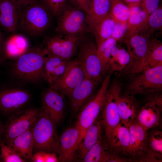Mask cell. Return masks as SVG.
<instances>
[{
    "mask_svg": "<svg viewBox=\"0 0 162 162\" xmlns=\"http://www.w3.org/2000/svg\"><path fill=\"white\" fill-rule=\"evenodd\" d=\"M21 7L13 0H0V24L8 32L16 31Z\"/></svg>",
    "mask_w": 162,
    "mask_h": 162,
    "instance_id": "obj_19",
    "label": "cell"
},
{
    "mask_svg": "<svg viewBox=\"0 0 162 162\" xmlns=\"http://www.w3.org/2000/svg\"><path fill=\"white\" fill-rule=\"evenodd\" d=\"M162 63V42L156 38H151L148 46L145 69L155 66Z\"/></svg>",
    "mask_w": 162,
    "mask_h": 162,
    "instance_id": "obj_30",
    "label": "cell"
},
{
    "mask_svg": "<svg viewBox=\"0 0 162 162\" xmlns=\"http://www.w3.org/2000/svg\"><path fill=\"white\" fill-rule=\"evenodd\" d=\"M30 93L20 89H11L0 92V109L6 114L19 111L29 101Z\"/></svg>",
    "mask_w": 162,
    "mask_h": 162,
    "instance_id": "obj_15",
    "label": "cell"
},
{
    "mask_svg": "<svg viewBox=\"0 0 162 162\" xmlns=\"http://www.w3.org/2000/svg\"><path fill=\"white\" fill-rule=\"evenodd\" d=\"M104 136L102 120L97 119L87 129L83 139L78 146L76 159L80 161L89 150Z\"/></svg>",
    "mask_w": 162,
    "mask_h": 162,
    "instance_id": "obj_20",
    "label": "cell"
},
{
    "mask_svg": "<svg viewBox=\"0 0 162 162\" xmlns=\"http://www.w3.org/2000/svg\"><path fill=\"white\" fill-rule=\"evenodd\" d=\"M67 60L47 53L44 63V80L47 82L56 68Z\"/></svg>",
    "mask_w": 162,
    "mask_h": 162,
    "instance_id": "obj_35",
    "label": "cell"
},
{
    "mask_svg": "<svg viewBox=\"0 0 162 162\" xmlns=\"http://www.w3.org/2000/svg\"><path fill=\"white\" fill-rule=\"evenodd\" d=\"M114 157L103 137L89 150L80 161L84 162H113Z\"/></svg>",
    "mask_w": 162,
    "mask_h": 162,
    "instance_id": "obj_26",
    "label": "cell"
},
{
    "mask_svg": "<svg viewBox=\"0 0 162 162\" xmlns=\"http://www.w3.org/2000/svg\"><path fill=\"white\" fill-rule=\"evenodd\" d=\"M128 85L125 93L146 94L162 89V63L145 69Z\"/></svg>",
    "mask_w": 162,
    "mask_h": 162,
    "instance_id": "obj_8",
    "label": "cell"
},
{
    "mask_svg": "<svg viewBox=\"0 0 162 162\" xmlns=\"http://www.w3.org/2000/svg\"><path fill=\"white\" fill-rule=\"evenodd\" d=\"M57 18L56 33L82 38L90 32L87 14L80 9L66 4Z\"/></svg>",
    "mask_w": 162,
    "mask_h": 162,
    "instance_id": "obj_5",
    "label": "cell"
},
{
    "mask_svg": "<svg viewBox=\"0 0 162 162\" xmlns=\"http://www.w3.org/2000/svg\"><path fill=\"white\" fill-rule=\"evenodd\" d=\"M152 35L147 27L134 34L124 42L130 60L128 64L119 75L137 74L145 69L148 46Z\"/></svg>",
    "mask_w": 162,
    "mask_h": 162,
    "instance_id": "obj_3",
    "label": "cell"
},
{
    "mask_svg": "<svg viewBox=\"0 0 162 162\" xmlns=\"http://www.w3.org/2000/svg\"><path fill=\"white\" fill-rule=\"evenodd\" d=\"M117 41L110 37L102 43L97 45V52L100 60L102 76L106 73V69L113 47Z\"/></svg>",
    "mask_w": 162,
    "mask_h": 162,
    "instance_id": "obj_32",
    "label": "cell"
},
{
    "mask_svg": "<svg viewBox=\"0 0 162 162\" xmlns=\"http://www.w3.org/2000/svg\"><path fill=\"white\" fill-rule=\"evenodd\" d=\"M136 162H145L147 150V131L136 121Z\"/></svg>",
    "mask_w": 162,
    "mask_h": 162,
    "instance_id": "obj_33",
    "label": "cell"
},
{
    "mask_svg": "<svg viewBox=\"0 0 162 162\" xmlns=\"http://www.w3.org/2000/svg\"><path fill=\"white\" fill-rule=\"evenodd\" d=\"M108 89L115 97L121 122L128 127L136 120L139 109L134 95L122 93V86L114 81Z\"/></svg>",
    "mask_w": 162,
    "mask_h": 162,
    "instance_id": "obj_11",
    "label": "cell"
},
{
    "mask_svg": "<svg viewBox=\"0 0 162 162\" xmlns=\"http://www.w3.org/2000/svg\"><path fill=\"white\" fill-rule=\"evenodd\" d=\"M81 38L59 33L46 37L43 46L48 54L70 60L78 50Z\"/></svg>",
    "mask_w": 162,
    "mask_h": 162,
    "instance_id": "obj_10",
    "label": "cell"
},
{
    "mask_svg": "<svg viewBox=\"0 0 162 162\" xmlns=\"http://www.w3.org/2000/svg\"><path fill=\"white\" fill-rule=\"evenodd\" d=\"M110 77L111 74H108L96 94L84 105L79 114L76 123L80 130L79 145L87 129L99 118L100 114H101L110 86Z\"/></svg>",
    "mask_w": 162,
    "mask_h": 162,
    "instance_id": "obj_6",
    "label": "cell"
},
{
    "mask_svg": "<svg viewBox=\"0 0 162 162\" xmlns=\"http://www.w3.org/2000/svg\"><path fill=\"white\" fill-rule=\"evenodd\" d=\"M111 0H89L87 19L90 31L109 14Z\"/></svg>",
    "mask_w": 162,
    "mask_h": 162,
    "instance_id": "obj_25",
    "label": "cell"
},
{
    "mask_svg": "<svg viewBox=\"0 0 162 162\" xmlns=\"http://www.w3.org/2000/svg\"><path fill=\"white\" fill-rule=\"evenodd\" d=\"M45 151L37 152L33 155L31 161L33 162H45Z\"/></svg>",
    "mask_w": 162,
    "mask_h": 162,
    "instance_id": "obj_43",
    "label": "cell"
},
{
    "mask_svg": "<svg viewBox=\"0 0 162 162\" xmlns=\"http://www.w3.org/2000/svg\"><path fill=\"white\" fill-rule=\"evenodd\" d=\"M2 37L1 33L0 32V57L1 54V50H2Z\"/></svg>",
    "mask_w": 162,
    "mask_h": 162,
    "instance_id": "obj_46",
    "label": "cell"
},
{
    "mask_svg": "<svg viewBox=\"0 0 162 162\" xmlns=\"http://www.w3.org/2000/svg\"><path fill=\"white\" fill-rule=\"evenodd\" d=\"M39 110L40 109L29 108L12 114L2 130L3 137L2 139L4 143L7 144L32 126Z\"/></svg>",
    "mask_w": 162,
    "mask_h": 162,
    "instance_id": "obj_9",
    "label": "cell"
},
{
    "mask_svg": "<svg viewBox=\"0 0 162 162\" xmlns=\"http://www.w3.org/2000/svg\"><path fill=\"white\" fill-rule=\"evenodd\" d=\"M130 60V54L123 48L116 45L113 48L107 64L106 72L111 74L115 72H122L128 64Z\"/></svg>",
    "mask_w": 162,
    "mask_h": 162,
    "instance_id": "obj_27",
    "label": "cell"
},
{
    "mask_svg": "<svg viewBox=\"0 0 162 162\" xmlns=\"http://www.w3.org/2000/svg\"><path fill=\"white\" fill-rule=\"evenodd\" d=\"M130 8L123 0H111L109 14L116 22L127 24Z\"/></svg>",
    "mask_w": 162,
    "mask_h": 162,
    "instance_id": "obj_31",
    "label": "cell"
},
{
    "mask_svg": "<svg viewBox=\"0 0 162 162\" xmlns=\"http://www.w3.org/2000/svg\"><path fill=\"white\" fill-rule=\"evenodd\" d=\"M161 91L150 92L145 94L146 102L154 104L161 112L162 110V95Z\"/></svg>",
    "mask_w": 162,
    "mask_h": 162,
    "instance_id": "obj_41",
    "label": "cell"
},
{
    "mask_svg": "<svg viewBox=\"0 0 162 162\" xmlns=\"http://www.w3.org/2000/svg\"><path fill=\"white\" fill-rule=\"evenodd\" d=\"M161 111L153 103L146 102L139 108L136 120L137 122L147 131L158 125Z\"/></svg>",
    "mask_w": 162,
    "mask_h": 162,
    "instance_id": "obj_23",
    "label": "cell"
},
{
    "mask_svg": "<svg viewBox=\"0 0 162 162\" xmlns=\"http://www.w3.org/2000/svg\"><path fill=\"white\" fill-rule=\"evenodd\" d=\"M18 4L22 6L29 3L35 0H13Z\"/></svg>",
    "mask_w": 162,
    "mask_h": 162,
    "instance_id": "obj_44",
    "label": "cell"
},
{
    "mask_svg": "<svg viewBox=\"0 0 162 162\" xmlns=\"http://www.w3.org/2000/svg\"><path fill=\"white\" fill-rule=\"evenodd\" d=\"M129 146L128 128L121 122L115 129L112 135L110 143L112 154L119 160L130 162L128 157Z\"/></svg>",
    "mask_w": 162,
    "mask_h": 162,
    "instance_id": "obj_16",
    "label": "cell"
},
{
    "mask_svg": "<svg viewBox=\"0 0 162 162\" xmlns=\"http://www.w3.org/2000/svg\"><path fill=\"white\" fill-rule=\"evenodd\" d=\"M160 1V0H141L140 6L149 16L158 7Z\"/></svg>",
    "mask_w": 162,
    "mask_h": 162,
    "instance_id": "obj_40",
    "label": "cell"
},
{
    "mask_svg": "<svg viewBox=\"0 0 162 162\" xmlns=\"http://www.w3.org/2000/svg\"><path fill=\"white\" fill-rule=\"evenodd\" d=\"M53 16L57 17L66 4V0H41Z\"/></svg>",
    "mask_w": 162,
    "mask_h": 162,
    "instance_id": "obj_37",
    "label": "cell"
},
{
    "mask_svg": "<svg viewBox=\"0 0 162 162\" xmlns=\"http://www.w3.org/2000/svg\"><path fill=\"white\" fill-rule=\"evenodd\" d=\"M56 124L48 112L41 106L32 128L34 150L54 152L58 138Z\"/></svg>",
    "mask_w": 162,
    "mask_h": 162,
    "instance_id": "obj_4",
    "label": "cell"
},
{
    "mask_svg": "<svg viewBox=\"0 0 162 162\" xmlns=\"http://www.w3.org/2000/svg\"><path fill=\"white\" fill-rule=\"evenodd\" d=\"M78 50L76 60L82 68L86 77L99 83L103 76L96 42L86 36L81 40Z\"/></svg>",
    "mask_w": 162,
    "mask_h": 162,
    "instance_id": "obj_7",
    "label": "cell"
},
{
    "mask_svg": "<svg viewBox=\"0 0 162 162\" xmlns=\"http://www.w3.org/2000/svg\"><path fill=\"white\" fill-rule=\"evenodd\" d=\"M33 126L6 144L11 148L26 162L31 161L33 155L34 146L32 134Z\"/></svg>",
    "mask_w": 162,
    "mask_h": 162,
    "instance_id": "obj_22",
    "label": "cell"
},
{
    "mask_svg": "<svg viewBox=\"0 0 162 162\" xmlns=\"http://www.w3.org/2000/svg\"><path fill=\"white\" fill-rule=\"evenodd\" d=\"M0 147L1 148L0 160L1 162H26L11 148L6 144L2 138H0Z\"/></svg>",
    "mask_w": 162,
    "mask_h": 162,
    "instance_id": "obj_34",
    "label": "cell"
},
{
    "mask_svg": "<svg viewBox=\"0 0 162 162\" xmlns=\"http://www.w3.org/2000/svg\"><path fill=\"white\" fill-rule=\"evenodd\" d=\"M148 24L150 31L152 35L154 31L162 30V6H159L156 10L149 16Z\"/></svg>",
    "mask_w": 162,
    "mask_h": 162,
    "instance_id": "obj_36",
    "label": "cell"
},
{
    "mask_svg": "<svg viewBox=\"0 0 162 162\" xmlns=\"http://www.w3.org/2000/svg\"><path fill=\"white\" fill-rule=\"evenodd\" d=\"M64 96L50 87L43 94L41 107L48 112L56 124L62 120L64 114Z\"/></svg>",
    "mask_w": 162,
    "mask_h": 162,
    "instance_id": "obj_18",
    "label": "cell"
},
{
    "mask_svg": "<svg viewBox=\"0 0 162 162\" xmlns=\"http://www.w3.org/2000/svg\"><path fill=\"white\" fill-rule=\"evenodd\" d=\"M101 119L104 128V138L110 147L112 133L121 121L115 97L108 89Z\"/></svg>",
    "mask_w": 162,
    "mask_h": 162,
    "instance_id": "obj_14",
    "label": "cell"
},
{
    "mask_svg": "<svg viewBox=\"0 0 162 162\" xmlns=\"http://www.w3.org/2000/svg\"><path fill=\"white\" fill-rule=\"evenodd\" d=\"M80 138V130L75 123L58 137L54 150L59 162H71L76 159Z\"/></svg>",
    "mask_w": 162,
    "mask_h": 162,
    "instance_id": "obj_12",
    "label": "cell"
},
{
    "mask_svg": "<svg viewBox=\"0 0 162 162\" xmlns=\"http://www.w3.org/2000/svg\"><path fill=\"white\" fill-rule=\"evenodd\" d=\"M29 46L28 40L25 36L13 33L5 43V53L9 58H17L29 50Z\"/></svg>",
    "mask_w": 162,
    "mask_h": 162,
    "instance_id": "obj_28",
    "label": "cell"
},
{
    "mask_svg": "<svg viewBox=\"0 0 162 162\" xmlns=\"http://www.w3.org/2000/svg\"><path fill=\"white\" fill-rule=\"evenodd\" d=\"M116 22L109 14L100 21L92 32L95 38L97 46L110 38Z\"/></svg>",
    "mask_w": 162,
    "mask_h": 162,
    "instance_id": "obj_29",
    "label": "cell"
},
{
    "mask_svg": "<svg viewBox=\"0 0 162 162\" xmlns=\"http://www.w3.org/2000/svg\"><path fill=\"white\" fill-rule=\"evenodd\" d=\"M128 5L139 4L141 0H123Z\"/></svg>",
    "mask_w": 162,
    "mask_h": 162,
    "instance_id": "obj_45",
    "label": "cell"
},
{
    "mask_svg": "<svg viewBox=\"0 0 162 162\" xmlns=\"http://www.w3.org/2000/svg\"><path fill=\"white\" fill-rule=\"evenodd\" d=\"M126 24L116 22L111 37L117 41L123 40L126 31Z\"/></svg>",
    "mask_w": 162,
    "mask_h": 162,
    "instance_id": "obj_39",
    "label": "cell"
},
{
    "mask_svg": "<svg viewBox=\"0 0 162 162\" xmlns=\"http://www.w3.org/2000/svg\"><path fill=\"white\" fill-rule=\"evenodd\" d=\"M71 61L70 59L66 61L55 70L47 82L50 86L54 83L62 76Z\"/></svg>",
    "mask_w": 162,
    "mask_h": 162,
    "instance_id": "obj_38",
    "label": "cell"
},
{
    "mask_svg": "<svg viewBox=\"0 0 162 162\" xmlns=\"http://www.w3.org/2000/svg\"><path fill=\"white\" fill-rule=\"evenodd\" d=\"M53 16L41 0H35L22 6L18 26L30 35L37 36L47 29Z\"/></svg>",
    "mask_w": 162,
    "mask_h": 162,
    "instance_id": "obj_2",
    "label": "cell"
},
{
    "mask_svg": "<svg viewBox=\"0 0 162 162\" xmlns=\"http://www.w3.org/2000/svg\"><path fill=\"white\" fill-rule=\"evenodd\" d=\"M47 54L43 46L29 50L17 58L13 67V74L18 79L28 82H35L44 80Z\"/></svg>",
    "mask_w": 162,
    "mask_h": 162,
    "instance_id": "obj_1",
    "label": "cell"
},
{
    "mask_svg": "<svg viewBox=\"0 0 162 162\" xmlns=\"http://www.w3.org/2000/svg\"><path fill=\"white\" fill-rule=\"evenodd\" d=\"M86 77L84 70L77 60H71L62 76L50 87L63 96H68Z\"/></svg>",
    "mask_w": 162,
    "mask_h": 162,
    "instance_id": "obj_13",
    "label": "cell"
},
{
    "mask_svg": "<svg viewBox=\"0 0 162 162\" xmlns=\"http://www.w3.org/2000/svg\"><path fill=\"white\" fill-rule=\"evenodd\" d=\"M98 83L86 77L70 92L69 98L72 111L77 113L83 106L93 97L95 88Z\"/></svg>",
    "mask_w": 162,
    "mask_h": 162,
    "instance_id": "obj_17",
    "label": "cell"
},
{
    "mask_svg": "<svg viewBox=\"0 0 162 162\" xmlns=\"http://www.w3.org/2000/svg\"><path fill=\"white\" fill-rule=\"evenodd\" d=\"M2 130L1 127V122L0 121V138H2Z\"/></svg>",
    "mask_w": 162,
    "mask_h": 162,
    "instance_id": "obj_47",
    "label": "cell"
},
{
    "mask_svg": "<svg viewBox=\"0 0 162 162\" xmlns=\"http://www.w3.org/2000/svg\"><path fill=\"white\" fill-rule=\"evenodd\" d=\"M73 6L84 11L87 14H88L89 0H70Z\"/></svg>",
    "mask_w": 162,
    "mask_h": 162,
    "instance_id": "obj_42",
    "label": "cell"
},
{
    "mask_svg": "<svg viewBox=\"0 0 162 162\" xmlns=\"http://www.w3.org/2000/svg\"><path fill=\"white\" fill-rule=\"evenodd\" d=\"M128 6L130 8V14L123 39L124 42L134 34L148 27V20L149 16L141 8L140 4Z\"/></svg>",
    "mask_w": 162,
    "mask_h": 162,
    "instance_id": "obj_21",
    "label": "cell"
},
{
    "mask_svg": "<svg viewBox=\"0 0 162 162\" xmlns=\"http://www.w3.org/2000/svg\"><path fill=\"white\" fill-rule=\"evenodd\" d=\"M147 131L145 162H159L162 160V132L156 128Z\"/></svg>",
    "mask_w": 162,
    "mask_h": 162,
    "instance_id": "obj_24",
    "label": "cell"
}]
</instances>
